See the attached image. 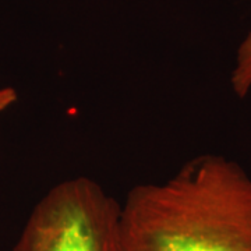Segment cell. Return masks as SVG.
<instances>
[{
  "label": "cell",
  "instance_id": "obj_1",
  "mask_svg": "<svg viewBox=\"0 0 251 251\" xmlns=\"http://www.w3.org/2000/svg\"><path fill=\"white\" fill-rule=\"evenodd\" d=\"M123 251H251V176L224 155L188 161L120 202Z\"/></svg>",
  "mask_w": 251,
  "mask_h": 251
},
{
  "label": "cell",
  "instance_id": "obj_2",
  "mask_svg": "<svg viewBox=\"0 0 251 251\" xmlns=\"http://www.w3.org/2000/svg\"><path fill=\"white\" fill-rule=\"evenodd\" d=\"M13 251H123L120 202L90 177L63 180L34 206Z\"/></svg>",
  "mask_w": 251,
  "mask_h": 251
},
{
  "label": "cell",
  "instance_id": "obj_3",
  "mask_svg": "<svg viewBox=\"0 0 251 251\" xmlns=\"http://www.w3.org/2000/svg\"><path fill=\"white\" fill-rule=\"evenodd\" d=\"M230 87L239 98H246L251 92V31L243 38L236 50Z\"/></svg>",
  "mask_w": 251,
  "mask_h": 251
},
{
  "label": "cell",
  "instance_id": "obj_4",
  "mask_svg": "<svg viewBox=\"0 0 251 251\" xmlns=\"http://www.w3.org/2000/svg\"><path fill=\"white\" fill-rule=\"evenodd\" d=\"M17 100V92L13 88H0V113L9 109Z\"/></svg>",
  "mask_w": 251,
  "mask_h": 251
}]
</instances>
